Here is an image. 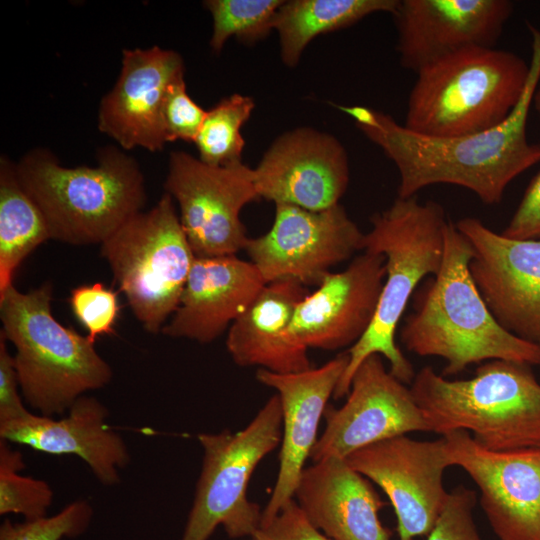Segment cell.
I'll return each mask as SVG.
<instances>
[{
    "mask_svg": "<svg viewBox=\"0 0 540 540\" xmlns=\"http://www.w3.org/2000/svg\"><path fill=\"white\" fill-rule=\"evenodd\" d=\"M50 239L46 220L21 184L16 163L0 158V292L13 285L18 267Z\"/></svg>",
    "mask_w": 540,
    "mask_h": 540,
    "instance_id": "obj_26",
    "label": "cell"
},
{
    "mask_svg": "<svg viewBox=\"0 0 540 540\" xmlns=\"http://www.w3.org/2000/svg\"><path fill=\"white\" fill-rule=\"evenodd\" d=\"M19 180L40 208L50 239L102 244L146 202L138 162L115 146L99 149L96 166L65 167L45 148L16 163Z\"/></svg>",
    "mask_w": 540,
    "mask_h": 540,
    "instance_id": "obj_4",
    "label": "cell"
},
{
    "mask_svg": "<svg viewBox=\"0 0 540 540\" xmlns=\"http://www.w3.org/2000/svg\"><path fill=\"white\" fill-rule=\"evenodd\" d=\"M266 284L251 261L236 255L195 257L179 305L161 332L210 343L229 329Z\"/></svg>",
    "mask_w": 540,
    "mask_h": 540,
    "instance_id": "obj_22",
    "label": "cell"
},
{
    "mask_svg": "<svg viewBox=\"0 0 540 540\" xmlns=\"http://www.w3.org/2000/svg\"><path fill=\"white\" fill-rule=\"evenodd\" d=\"M182 76L184 62L176 51L124 49L119 77L100 101L98 129L123 150L161 151L167 143L164 100L170 84Z\"/></svg>",
    "mask_w": 540,
    "mask_h": 540,
    "instance_id": "obj_19",
    "label": "cell"
},
{
    "mask_svg": "<svg viewBox=\"0 0 540 540\" xmlns=\"http://www.w3.org/2000/svg\"><path fill=\"white\" fill-rule=\"evenodd\" d=\"M68 301L90 341L95 343L99 336L114 334L120 314L118 292L102 282L82 284L71 290Z\"/></svg>",
    "mask_w": 540,
    "mask_h": 540,
    "instance_id": "obj_31",
    "label": "cell"
},
{
    "mask_svg": "<svg viewBox=\"0 0 540 540\" xmlns=\"http://www.w3.org/2000/svg\"><path fill=\"white\" fill-rule=\"evenodd\" d=\"M326 427L310 458L346 459L353 452L410 432H431L410 388L388 371L382 356L372 354L355 371L346 402L327 406Z\"/></svg>",
    "mask_w": 540,
    "mask_h": 540,
    "instance_id": "obj_13",
    "label": "cell"
},
{
    "mask_svg": "<svg viewBox=\"0 0 540 540\" xmlns=\"http://www.w3.org/2000/svg\"><path fill=\"white\" fill-rule=\"evenodd\" d=\"M529 72L523 58L495 47L451 54L416 73L403 125L441 138L494 128L517 106Z\"/></svg>",
    "mask_w": 540,
    "mask_h": 540,
    "instance_id": "obj_7",
    "label": "cell"
},
{
    "mask_svg": "<svg viewBox=\"0 0 540 540\" xmlns=\"http://www.w3.org/2000/svg\"><path fill=\"white\" fill-rule=\"evenodd\" d=\"M260 198L307 210L336 206L349 184V162L341 142L309 127L284 132L253 168Z\"/></svg>",
    "mask_w": 540,
    "mask_h": 540,
    "instance_id": "obj_16",
    "label": "cell"
},
{
    "mask_svg": "<svg viewBox=\"0 0 540 540\" xmlns=\"http://www.w3.org/2000/svg\"><path fill=\"white\" fill-rule=\"evenodd\" d=\"M455 225L474 248L469 270L496 321L540 346V239L508 238L473 217Z\"/></svg>",
    "mask_w": 540,
    "mask_h": 540,
    "instance_id": "obj_15",
    "label": "cell"
},
{
    "mask_svg": "<svg viewBox=\"0 0 540 540\" xmlns=\"http://www.w3.org/2000/svg\"><path fill=\"white\" fill-rule=\"evenodd\" d=\"M532 106L535 108L539 118H540V75L538 78L537 86L535 88L533 98H532Z\"/></svg>",
    "mask_w": 540,
    "mask_h": 540,
    "instance_id": "obj_37",
    "label": "cell"
},
{
    "mask_svg": "<svg viewBox=\"0 0 540 540\" xmlns=\"http://www.w3.org/2000/svg\"><path fill=\"white\" fill-rule=\"evenodd\" d=\"M93 508L86 500H76L53 516L0 526V540H61L82 535L89 528Z\"/></svg>",
    "mask_w": 540,
    "mask_h": 540,
    "instance_id": "obj_30",
    "label": "cell"
},
{
    "mask_svg": "<svg viewBox=\"0 0 540 540\" xmlns=\"http://www.w3.org/2000/svg\"><path fill=\"white\" fill-rule=\"evenodd\" d=\"M283 0H207L203 4L213 20L210 47L220 53L231 37L253 44L274 29Z\"/></svg>",
    "mask_w": 540,
    "mask_h": 540,
    "instance_id": "obj_28",
    "label": "cell"
},
{
    "mask_svg": "<svg viewBox=\"0 0 540 540\" xmlns=\"http://www.w3.org/2000/svg\"><path fill=\"white\" fill-rule=\"evenodd\" d=\"M385 275V256L369 251L345 270L329 272L298 304L290 334L307 349L350 348L373 321Z\"/></svg>",
    "mask_w": 540,
    "mask_h": 540,
    "instance_id": "obj_18",
    "label": "cell"
},
{
    "mask_svg": "<svg viewBox=\"0 0 540 540\" xmlns=\"http://www.w3.org/2000/svg\"><path fill=\"white\" fill-rule=\"evenodd\" d=\"M532 38L530 72L521 99L500 125L474 134L441 138L415 133L388 114L364 106H340L395 164L398 197L409 198L434 184L472 191L483 203H499L511 181L540 162V143L527 138V120L540 75V29Z\"/></svg>",
    "mask_w": 540,
    "mask_h": 540,
    "instance_id": "obj_1",
    "label": "cell"
},
{
    "mask_svg": "<svg viewBox=\"0 0 540 540\" xmlns=\"http://www.w3.org/2000/svg\"><path fill=\"white\" fill-rule=\"evenodd\" d=\"M207 110L199 106L187 93L184 76L168 87L163 106L166 142L182 140L195 142Z\"/></svg>",
    "mask_w": 540,
    "mask_h": 540,
    "instance_id": "obj_32",
    "label": "cell"
},
{
    "mask_svg": "<svg viewBox=\"0 0 540 540\" xmlns=\"http://www.w3.org/2000/svg\"><path fill=\"white\" fill-rule=\"evenodd\" d=\"M399 0H291L279 7L274 30L281 59L295 67L307 45L317 36L344 29L377 12L392 14Z\"/></svg>",
    "mask_w": 540,
    "mask_h": 540,
    "instance_id": "obj_25",
    "label": "cell"
},
{
    "mask_svg": "<svg viewBox=\"0 0 540 540\" xmlns=\"http://www.w3.org/2000/svg\"><path fill=\"white\" fill-rule=\"evenodd\" d=\"M345 460L386 494L397 518L399 540L432 531L449 497L443 473L451 465L443 437L418 441L396 436L365 446Z\"/></svg>",
    "mask_w": 540,
    "mask_h": 540,
    "instance_id": "obj_12",
    "label": "cell"
},
{
    "mask_svg": "<svg viewBox=\"0 0 540 540\" xmlns=\"http://www.w3.org/2000/svg\"><path fill=\"white\" fill-rule=\"evenodd\" d=\"M451 466L480 491V505L500 540H540V447L492 451L464 430L442 435Z\"/></svg>",
    "mask_w": 540,
    "mask_h": 540,
    "instance_id": "obj_14",
    "label": "cell"
},
{
    "mask_svg": "<svg viewBox=\"0 0 540 540\" xmlns=\"http://www.w3.org/2000/svg\"><path fill=\"white\" fill-rule=\"evenodd\" d=\"M53 286L28 292L14 284L0 292L1 333L15 347L14 362L25 401L38 414L67 413L85 392L105 387L110 365L94 342L63 326L52 314Z\"/></svg>",
    "mask_w": 540,
    "mask_h": 540,
    "instance_id": "obj_5",
    "label": "cell"
},
{
    "mask_svg": "<svg viewBox=\"0 0 540 540\" xmlns=\"http://www.w3.org/2000/svg\"><path fill=\"white\" fill-rule=\"evenodd\" d=\"M475 503V492L464 486L449 492L447 503L427 540H482L473 517Z\"/></svg>",
    "mask_w": 540,
    "mask_h": 540,
    "instance_id": "obj_33",
    "label": "cell"
},
{
    "mask_svg": "<svg viewBox=\"0 0 540 540\" xmlns=\"http://www.w3.org/2000/svg\"><path fill=\"white\" fill-rule=\"evenodd\" d=\"M253 540H332L308 520L295 499L287 502L266 524H261Z\"/></svg>",
    "mask_w": 540,
    "mask_h": 540,
    "instance_id": "obj_34",
    "label": "cell"
},
{
    "mask_svg": "<svg viewBox=\"0 0 540 540\" xmlns=\"http://www.w3.org/2000/svg\"><path fill=\"white\" fill-rule=\"evenodd\" d=\"M513 7L509 0H399L391 15L401 65L417 73L464 49L494 48Z\"/></svg>",
    "mask_w": 540,
    "mask_h": 540,
    "instance_id": "obj_17",
    "label": "cell"
},
{
    "mask_svg": "<svg viewBox=\"0 0 540 540\" xmlns=\"http://www.w3.org/2000/svg\"><path fill=\"white\" fill-rule=\"evenodd\" d=\"M254 107L251 97L235 93L207 110L194 142L203 163L224 167L242 162L245 140L241 127L251 116Z\"/></svg>",
    "mask_w": 540,
    "mask_h": 540,
    "instance_id": "obj_27",
    "label": "cell"
},
{
    "mask_svg": "<svg viewBox=\"0 0 540 540\" xmlns=\"http://www.w3.org/2000/svg\"><path fill=\"white\" fill-rule=\"evenodd\" d=\"M363 235L362 250L385 256L386 275L377 310L366 333L347 351L348 365L333 398L348 395L352 377L370 355L379 354L390 372L404 384L412 383L411 362L395 342V334L407 303L421 280L436 275L444 253V209L434 201L421 203L417 196L399 198L374 214Z\"/></svg>",
    "mask_w": 540,
    "mask_h": 540,
    "instance_id": "obj_3",
    "label": "cell"
},
{
    "mask_svg": "<svg viewBox=\"0 0 540 540\" xmlns=\"http://www.w3.org/2000/svg\"><path fill=\"white\" fill-rule=\"evenodd\" d=\"M114 281L143 328L162 331L177 309L195 255L164 193L154 207L126 221L100 245Z\"/></svg>",
    "mask_w": 540,
    "mask_h": 540,
    "instance_id": "obj_8",
    "label": "cell"
},
{
    "mask_svg": "<svg viewBox=\"0 0 540 540\" xmlns=\"http://www.w3.org/2000/svg\"><path fill=\"white\" fill-rule=\"evenodd\" d=\"M19 388L14 357L0 332V424L20 419L30 412L22 402Z\"/></svg>",
    "mask_w": 540,
    "mask_h": 540,
    "instance_id": "obj_35",
    "label": "cell"
},
{
    "mask_svg": "<svg viewBox=\"0 0 540 540\" xmlns=\"http://www.w3.org/2000/svg\"><path fill=\"white\" fill-rule=\"evenodd\" d=\"M195 257L236 255L249 237L241 210L258 200L253 169L241 163L216 167L183 151L170 154L164 182Z\"/></svg>",
    "mask_w": 540,
    "mask_h": 540,
    "instance_id": "obj_10",
    "label": "cell"
},
{
    "mask_svg": "<svg viewBox=\"0 0 540 540\" xmlns=\"http://www.w3.org/2000/svg\"><path fill=\"white\" fill-rule=\"evenodd\" d=\"M410 390L431 432L464 430L492 451L540 447V383L528 364L490 360L464 380L425 366Z\"/></svg>",
    "mask_w": 540,
    "mask_h": 540,
    "instance_id": "obj_6",
    "label": "cell"
},
{
    "mask_svg": "<svg viewBox=\"0 0 540 540\" xmlns=\"http://www.w3.org/2000/svg\"><path fill=\"white\" fill-rule=\"evenodd\" d=\"M473 256L468 238L448 221L440 269L405 319L402 344L418 356L444 359V377L485 360L540 365V346L505 330L488 309L469 270Z\"/></svg>",
    "mask_w": 540,
    "mask_h": 540,
    "instance_id": "obj_2",
    "label": "cell"
},
{
    "mask_svg": "<svg viewBox=\"0 0 540 540\" xmlns=\"http://www.w3.org/2000/svg\"><path fill=\"white\" fill-rule=\"evenodd\" d=\"M343 352L317 368L297 373H275L258 369L257 380L277 391L282 405V439L279 471L261 524L269 523L294 494L317 441V431L329 398L348 365Z\"/></svg>",
    "mask_w": 540,
    "mask_h": 540,
    "instance_id": "obj_20",
    "label": "cell"
},
{
    "mask_svg": "<svg viewBox=\"0 0 540 540\" xmlns=\"http://www.w3.org/2000/svg\"><path fill=\"white\" fill-rule=\"evenodd\" d=\"M502 235L518 240L540 239V170L527 186Z\"/></svg>",
    "mask_w": 540,
    "mask_h": 540,
    "instance_id": "obj_36",
    "label": "cell"
},
{
    "mask_svg": "<svg viewBox=\"0 0 540 540\" xmlns=\"http://www.w3.org/2000/svg\"><path fill=\"white\" fill-rule=\"evenodd\" d=\"M363 235L340 204L318 211L275 204L271 228L249 238L244 250L266 283L318 286L333 266L362 250Z\"/></svg>",
    "mask_w": 540,
    "mask_h": 540,
    "instance_id": "obj_11",
    "label": "cell"
},
{
    "mask_svg": "<svg viewBox=\"0 0 540 540\" xmlns=\"http://www.w3.org/2000/svg\"><path fill=\"white\" fill-rule=\"evenodd\" d=\"M108 416L102 402L83 395L60 419L29 412L0 424V439L51 455L77 456L100 483L112 486L130 463V453L122 436L107 424Z\"/></svg>",
    "mask_w": 540,
    "mask_h": 540,
    "instance_id": "obj_21",
    "label": "cell"
},
{
    "mask_svg": "<svg viewBox=\"0 0 540 540\" xmlns=\"http://www.w3.org/2000/svg\"><path fill=\"white\" fill-rule=\"evenodd\" d=\"M281 439L278 394L242 430L198 435L202 468L181 540H208L219 525L231 538L253 536L262 512L247 497L248 483L257 465Z\"/></svg>",
    "mask_w": 540,
    "mask_h": 540,
    "instance_id": "obj_9",
    "label": "cell"
},
{
    "mask_svg": "<svg viewBox=\"0 0 540 540\" xmlns=\"http://www.w3.org/2000/svg\"><path fill=\"white\" fill-rule=\"evenodd\" d=\"M294 499L308 520L332 540H390L379 511L385 505L366 477L338 457L304 468Z\"/></svg>",
    "mask_w": 540,
    "mask_h": 540,
    "instance_id": "obj_23",
    "label": "cell"
},
{
    "mask_svg": "<svg viewBox=\"0 0 540 540\" xmlns=\"http://www.w3.org/2000/svg\"><path fill=\"white\" fill-rule=\"evenodd\" d=\"M307 294L295 280L267 283L228 329L226 348L234 363L281 374L311 369L308 349L289 330Z\"/></svg>",
    "mask_w": 540,
    "mask_h": 540,
    "instance_id": "obj_24",
    "label": "cell"
},
{
    "mask_svg": "<svg viewBox=\"0 0 540 540\" xmlns=\"http://www.w3.org/2000/svg\"><path fill=\"white\" fill-rule=\"evenodd\" d=\"M24 467L22 453L0 439V514H18L25 520L45 517L53 491L46 481L20 474Z\"/></svg>",
    "mask_w": 540,
    "mask_h": 540,
    "instance_id": "obj_29",
    "label": "cell"
}]
</instances>
